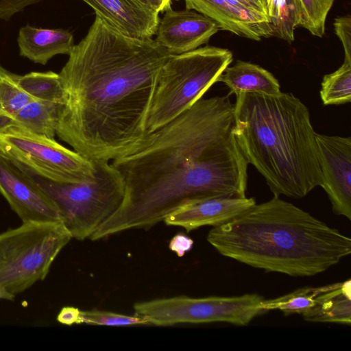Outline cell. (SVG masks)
Here are the masks:
<instances>
[{
	"label": "cell",
	"instance_id": "cell-16",
	"mask_svg": "<svg viewBox=\"0 0 351 351\" xmlns=\"http://www.w3.org/2000/svg\"><path fill=\"white\" fill-rule=\"evenodd\" d=\"M16 40L20 56L43 65L56 55H69L74 46L73 34L68 30L40 28L29 24L20 28Z\"/></svg>",
	"mask_w": 351,
	"mask_h": 351
},
{
	"label": "cell",
	"instance_id": "cell-4",
	"mask_svg": "<svg viewBox=\"0 0 351 351\" xmlns=\"http://www.w3.org/2000/svg\"><path fill=\"white\" fill-rule=\"evenodd\" d=\"M232 133L274 195L302 198L323 179L308 108L292 93H241Z\"/></svg>",
	"mask_w": 351,
	"mask_h": 351
},
{
	"label": "cell",
	"instance_id": "cell-9",
	"mask_svg": "<svg viewBox=\"0 0 351 351\" xmlns=\"http://www.w3.org/2000/svg\"><path fill=\"white\" fill-rule=\"evenodd\" d=\"M258 294L239 296L190 298L176 296L134 304L135 315L156 326L223 322L247 325L255 317L265 313Z\"/></svg>",
	"mask_w": 351,
	"mask_h": 351
},
{
	"label": "cell",
	"instance_id": "cell-7",
	"mask_svg": "<svg viewBox=\"0 0 351 351\" xmlns=\"http://www.w3.org/2000/svg\"><path fill=\"white\" fill-rule=\"evenodd\" d=\"M71 239L61 222H23L0 233V286L16 295L43 280Z\"/></svg>",
	"mask_w": 351,
	"mask_h": 351
},
{
	"label": "cell",
	"instance_id": "cell-22",
	"mask_svg": "<svg viewBox=\"0 0 351 351\" xmlns=\"http://www.w3.org/2000/svg\"><path fill=\"white\" fill-rule=\"evenodd\" d=\"M15 75L0 65V121L11 118L35 99L19 86Z\"/></svg>",
	"mask_w": 351,
	"mask_h": 351
},
{
	"label": "cell",
	"instance_id": "cell-15",
	"mask_svg": "<svg viewBox=\"0 0 351 351\" xmlns=\"http://www.w3.org/2000/svg\"><path fill=\"white\" fill-rule=\"evenodd\" d=\"M114 29L126 36L152 38L159 23L158 13L136 0H82Z\"/></svg>",
	"mask_w": 351,
	"mask_h": 351
},
{
	"label": "cell",
	"instance_id": "cell-10",
	"mask_svg": "<svg viewBox=\"0 0 351 351\" xmlns=\"http://www.w3.org/2000/svg\"><path fill=\"white\" fill-rule=\"evenodd\" d=\"M0 193L22 222H61L58 210L51 198L1 151Z\"/></svg>",
	"mask_w": 351,
	"mask_h": 351
},
{
	"label": "cell",
	"instance_id": "cell-2",
	"mask_svg": "<svg viewBox=\"0 0 351 351\" xmlns=\"http://www.w3.org/2000/svg\"><path fill=\"white\" fill-rule=\"evenodd\" d=\"M171 56L154 39L126 36L96 16L59 73L66 99L56 135L92 161L135 152L148 134L158 75Z\"/></svg>",
	"mask_w": 351,
	"mask_h": 351
},
{
	"label": "cell",
	"instance_id": "cell-25",
	"mask_svg": "<svg viewBox=\"0 0 351 351\" xmlns=\"http://www.w3.org/2000/svg\"><path fill=\"white\" fill-rule=\"evenodd\" d=\"M302 20L301 27L306 29L312 35L322 38L325 34L327 15L334 0H299Z\"/></svg>",
	"mask_w": 351,
	"mask_h": 351
},
{
	"label": "cell",
	"instance_id": "cell-14",
	"mask_svg": "<svg viewBox=\"0 0 351 351\" xmlns=\"http://www.w3.org/2000/svg\"><path fill=\"white\" fill-rule=\"evenodd\" d=\"M186 9L195 10L217 23L221 30L254 40L272 36L269 19L250 12L232 0H184Z\"/></svg>",
	"mask_w": 351,
	"mask_h": 351
},
{
	"label": "cell",
	"instance_id": "cell-21",
	"mask_svg": "<svg viewBox=\"0 0 351 351\" xmlns=\"http://www.w3.org/2000/svg\"><path fill=\"white\" fill-rule=\"evenodd\" d=\"M320 97L323 104L339 105L351 101V62L344 60L335 71L324 76Z\"/></svg>",
	"mask_w": 351,
	"mask_h": 351
},
{
	"label": "cell",
	"instance_id": "cell-24",
	"mask_svg": "<svg viewBox=\"0 0 351 351\" xmlns=\"http://www.w3.org/2000/svg\"><path fill=\"white\" fill-rule=\"evenodd\" d=\"M322 287H306L292 293L274 299L265 300L261 303L265 311L280 310L285 315L302 314L312 308L316 303V298L320 293Z\"/></svg>",
	"mask_w": 351,
	"mask_h": 351
},
{
	"label": "cell",
	"instance_id": "cell-23",
	"mask_svg": "<svg viewBox=\"0 0 351 351\" xmlns=\"http://www.w3.org/2000/svg\"><path fill=\"white\" fill-rule=\"evenodd\" d=\"M302 12L299 0H279L269 16L272 36L288 43L294 40V30L300 26Z\"/></svg>",
	"mask_w": 351,
	"mask_h": 351
},
{
	"label": "cell",
	"instance_id": "cell-32",
	"mask_svg": "<svg viewBox=\"0 0 351 351\" xmlns=\"http://www.w3.org/2000/svg\"><path fill=\"white\" fill-rule=\"evenodd\" d=\"M147 8L159 14L171 7L172 0H136Z\"/></svg>",
	"mask_w": 351,
	"mask_h": 351
},
{
	"label": "cell",
	"instance_id": "cell-30",
	"mask_svg": "<svg viewBox=\"0 0 351 351\" xmlns=\"http://www.w3.org/2000/svg\"><path fill=\"white\" fill-rule=\"evenodd\" d=\"M81 310L74 306H64L57 315V321L66 326L82 324Z\"/></svg>",
	"mask_w": 351,
	"mask_h": 351
},
{
	"label": "cell",
	"instance_id": "cell-26",
	"mask_svg": "<svg viewBox=\"0 0 351 351\" xmlns=\"http://www.w3.org/2000/svg\"><path fill=\"white\" fill-rule=\"evenodd\" d=\"M82 324L101 326L146 325L149 321L137 315H126L110 311L93 309L82 311Z\"/></svg>",
	"mask_w": 351,
	"mask_h": 351
},
{
	"label": "cell",
	"instance_id": "cell-8",
	"mask_svg": "<svg viewBox=\"0 0 351 351\" xmlns=\"http://www.w3.org/2000/svg\"><path fill=\"white\" fill-rule=\"evenodd\" d=\"M0 151L19 166L47 180L79 183L95 178L92 160L54 138L22 128H0Z\"/></svg>",
	"mask_w": 351,
	"mask_h": 351
},
{
	"label": "cell",
	"instance_id": "cell-11",
	"mask_svg": "<svg viewBox=\"0 0 351 351\" xmlns=\"http://www.w3.org/2000/svg\"><path fill=\"white\" fill-rule=\"evenodd\" d=\"M321 187L326 191L332 212L351 219V137L315 133Z\"/></svg>",
	"mask_w": 351,
	"mask_h": 351
},
{
	"label": "cell",
	"instance_id": "cell-13",
	"mask_svg": "<svg viewBox=\"0 0 351 351\" xmlns=\"http://www.w3.org/2000/svg\"><path fill=\"white\" fill-rule=\"evenodd\" d=\"M256 204L253 197H202L185 201L164 219L167 226L190 232L204 226L225 223Z\"/></svg>",
	"mask_w": 351,
	"mask_h": 351
},
{
	"label": "cell",
	"instance_id": "cell-12",
	"mask_svg": "<svg viewBox=\"0 0 351 351\" xmlns=\"http://www.w3.org/2000/svg\"><path fill=\"white\" fill-rule=\"evenodd\" d=\"M220 30L210 18L191 10L165 11L158 25L154 39L171 55L194 50Z\"/></svg>",
	"mask_w": 351,
	"mask_h": 351
},
{
	"label": "cell",
	"instance_id": "cell-33",
	"mask_svg": "<svg viewBox=\"0 0 351 351\" xmlns=\"http://www.w3.org/2000/svg\"><path fill=\"white\" fill-rule=\"evenodd\" d=\"M15 295L10 293L5 287L0 286V300H14Z\"/></svg>",
	"mask_w": 351,
	"mask_h": 351
},
{
	"label": "cell",
	"instance_id": "cell-29",
	"mask_svg": "<svg viewBox=\"0 0 351 351\" xmlns=\"http://www.w3.org/2000/svg\"><path fill=\"white\" fill-rule=\"evenodd\" d=\"M193 241L184 234H177L170 240L169 249L179 257H182L193 247Z\"/></svg>",
	"mask_w": 351,
	"mask_h": 351
},
{
	"label": "cell",
	"instance_id": "cell-18",
	"mask_svg": "<svg viewBox=\"0 0 351 351\" xmlns=\"http://www.w3.org/2000/svg\"><path fill=\"white\" fill-rule=\"evenodd\" d=\"M218 82L224 83L229 88L230 94L236 95L251 92L276 95L281 92L279 82L269 71L258 64L241 60L227 66Z\"/></svg>",
	"mask_w": 351,
	"mask_h": 351
},
{
	"label": "cell",
	"instance_id": "cell-19",
	"mask_svg": "<svg viewBox=\"0 0 351 351\" xmlns=\"http://www.w3.org/2000/svg\"><path fill=\"white\" fill-rule=\"evenodd\" d=\"M62 105L33 99L15 115L1 120L0 128L14 125L54 138Z\"/></svg>",
	"mask_w": 351,
	"mask_h": 351
},
{
	"label": "cell",
	"instance_id": "cell-3",
	"mask_svg": "<svg viewBox=\"0 0 351 351\" xmlns=\"http://www.w3.org/2000/svg\"><path fill=\"white\" fill-rule=\"evenodd\" d=\"M207 241L221 255L266 271L311 276L351 253V239L279 195L215 226Z\"/></svg>",
	"mask_w": 351,
	"mask_h": 351
},
{
	"label": "cell",
	"instance_id": "cell-20",
	"mask_svg": "<svg viewBox=\"0 0 351 351\" xmlns=\"http://www.w3.org/2000/svg\"><path fill=\"white\" fill-rule=\"evenodd\" d=\"M15 76L19 86L31 97L62 106L65 104L66 93L59 73L33 71Z\"/></svg>",
	"mask_w": 351,
	"mask_h": 351
},
{
	"label": "cell",
	"instance_id": "cell-31",
	"mask_svg": "<svg viewBox=\"0 0 351 351\" xmlns=\"http://www.w3.org/2000/svg\"><path fill=\"white\" fill-rule=\"evenodd\" d=\"M243 8L260 15L268 16L267 0H232Z\"/></svg>",
	"mask_w": 351,
	"mask_h": 351
},
{
	"label": "cell",
	"instance_id": "cell-17",
	"mask_svg": "<svg viewBox=\"0 0 351 351\" xmlns=\"http://www.w3.org/2000/svg\"><path fill=\"white\" fill-rule=\"evenodd\" d=\"M311 322L351 323V281L322 286L315 304L302 314Z\"/></svg>",
	"mask_w": 351,
	"mask_h": 351
},
{
	"label": "cell",
	"instance_id": "cell-5",
	"mask_svg": "<svg viewBox=\"0 0 351 351\" xmlns=\"http://www.w3.org/2000/svg\"><path fill=\"white\" fill-rule=\"evenodd\" d=\"M232 61L224 48L204 46L171 55L162 66L147 121L149 134L188 110Z\"/></svg>",
	"mask_w": 351,
	"mask_h": 351
},
{
	"label": "cell",
	"instance_id": "cell-1",
	"mask_svg": "<svg viewBox=\"0 0 351 351\" xmlns=\"http://www.w3.org/2000/svg\"><path fill=\"white\" fill-rule=\"evenodd\" d=\"M230 94L202 97L147 134L132 154L112 161L125 181L112 234L149 229L186 200L246 197L248 163L232 133Z\"/></svg>",
	"mask_w": 351,
	"mask_h": 351
},
{
	"label": "cell",
	"instance_id": "cell-27",
	"mask_svg": "<svg viewBox=\"0 0 351 351\" xmlns=\"http://www.w3.org/2000/svg\"><path fill=\"white\" fill-rule=\"evenodd\" d=\"M336 35L340 39L345 53L344 60L351 62V16L337 17L334 21Z\"/></svg>",
	"mask_w": 351,
	"mask_h": 351
},
{
	"label": "cell",
	"instance_id": "cell-28",
	"mask_svg": "<svg viewBox=\"0 0 351 351\" xmlns=\"http://www.w3.org/2000/svg\"><path fill=\"white\" fill-rule=\"evenodd\" d=\"M40 0H0V19L10 20L14 15Z\"/></svg>",
	"mask_w": 351,
	"mask_h": 351
},
{
	"label": "cell",
	"instance_id": "cell-6",
	"mask_svg": "<svg viewBox=\"0 0 351 351\" xmlns=\"http://www.w3.org/2000/svg\"><path fill=\"white\" fill-rule=\"evenodd\" d=\"M93 162L94 179L79 183L51 181L16 163L51 198L58 210L61 223L72 238L80 241L91 237L117 210L125 195L124 179L113 165L105 160Z\"/></svg>",
	"mask_w": 351,
	"mask_h": 351
}]
</instances>
